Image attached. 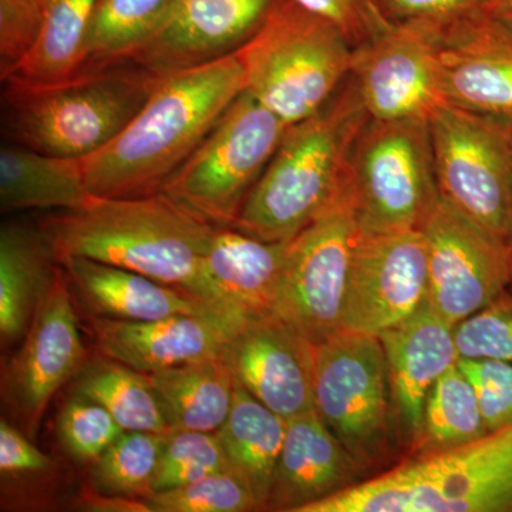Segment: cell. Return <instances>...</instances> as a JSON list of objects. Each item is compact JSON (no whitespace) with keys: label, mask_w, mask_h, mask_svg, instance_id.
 Returning a JSON list of instances; mask_svg holds the SVG:
<instances>
[{"label":"cell","mask_w":512,"mask_h":512,"mask_svg":"<svg viewBox=\"0 0 512 512\" xmlns=\"http://www.w3.org/2000/svg\"><path fill=\"white\" fill-rule=\"evenodd\" d=\"M245 90L237 53L180 72L158 74L140 113L106 147L82 158L92 197L160 192Z\"/></svg>","instance_id":"1"},{"label":"cell","mask_w":512,"mask_h":512,"mask_svg":"<svg viewBox=\"0 0 512 512\" xmlns=\"http://www.w3.org/2000/svg\"><path fill=\"white\" fill-rule=\"evenodd\" d=\"M215 229L156 192L93 197L79 210L47 218L40 232L57 261L77 256L120 266L217 303L204 274Z\"/></svg>","instance_id":"2"},{"label":"cell","mask_w":512,"mask_h":512,"mask_svg":"<svg viewBox=\"0 0 512 512\" xmlns=\"http://www.w3.org/2000/svg\"><path fill=\"white\" fill-rule=\"evenodd\" d=\"M369 120L350 76L323 109L288 127L232 228L291 241L345 190L353 147Z\"/></svg>","instance_id":"3"},{"label":"cell","mask_w":512,"mask_h":512,"mask_svg":"<svg viewBox=\"0 0 512 512\" xmlns=\"http://www.w3.org/2000/svg\"><path fill=\"white\" fill-rule=\"evenodd\" d=\"M157 77L121 62L45 86L6 83V136L49 156H92L140 113Z\"/></svg>","instance_id":"4"},{"label":"cell","mask_w":512,"mask_h":512,"mask_svg":"<svg viewBox=\"0 0 512 512\" xmlns=\"http://www.w3.org/2000/svg\"><path fill=\"white\" fill-rule=\"evenodd\" d=\"M355 47L338 25L281 0L261 29L239 49L245 92L286 126L326 106L352 72Z\"/></svg>","instance_id":"5"},{"label":"cell","mask_w":512,"mask_h":512,"mask_svg":"<svg viewBox=\"0 0 512 512\" xmlns=\"http://www.w3.org/2000/svg\"><path fill=\"white\" fill-rule=\"evenodd\" d=\"M316 412L365 478L403 460L396 403L377 336L340 330L311 346Z\"/></svg>","instance_id":"6"},{"label":"cell","mask_w":512,"mask_h":512,"mask_svg":"<svg viewBox=\"0 0 512 512\" xmlns=\"http://www.w3.org/2000/svg\"><path fill=\"white\" fill-rule=\"evenodd\" d=\"M286 130L244 90L160 192L214 227H234Z\"/></svg>","instance_id":"7"},{"label":"cell","mask_w":512,"mask_h":512,"mask_svg":"<svg viewBox=\"0 0 512 512\" xmlns=\"http://www.w3.org/2000/svg\"><path fill=\"white\" fill-rule=\"evenodd\" d=\"M349 178L360 231L420 229L441 200L429 121H367Z\"/></svg>","instance_id":"8"},{"label":"cell","mask_w":512,"mask_h":512,"mask_svg":"<svg viewBox=\"0 0 512 512\" xmlns=\"http://www.w3.org/2000/svg\"><path fill=\"white\" fill-rule=\"evenodd\" d=\"M440 198L507 242L512 234V183L507 121L446 103L429 119Z\"/></svg>","instance_id":"9"},{"label":"cell","mask_w":512,"mask_h":512,"mask_svg":"<svg viewBox=\"0 0 512 512\" xmlns=\"http://www.w3.org/2000/svg\"><path fill=\"white\" fill-rule=\"evenodd\" d=\"M359 237L349 178L338 198L286 245L275 312L311 346L342 330L350 266Z\"/></svg>","instance_id":"10"},{"label":"cell","mask_w":512,"mask_h":512,"mask_svg":"<svg viewBox=\"0 0 512 512\" xmlns=\"http://www.w3.org/2000/svg\"><path fill=\"white\" fill-rule=\"evenodd\" d=\"M441 49L439 28L410 20L355 47L350 76L370 119L429 121L447 103Z\"/></svg>","instance_id":"11"},{"label":"cell","mask_w":512,"mask_h":512,"mask_svg":"<svg viewBox=\"0 0 512 512\" xmlns=\"http://www.w3.org/2000/svg\"><path fill=\"white\" fill-rule=\"evenodd\" d=\"M429 299V254L421 229L360 231L352 266L342 329L382 335L419 311Z\"/></svg>","instance_id":"12"},{"label":"cell","mask_w":512,"mask_h":512,"mask_svg":"<svg viewBox=\"0 0 512 512\" xmlns=\"http://www.w3.org/2000/svg\"><path fill=\"white\" fill-rule=\"evenodd\" d=\"M421 232L429 254V305L456 326L511 286L505 242L443 200Z\"/></svg>","instance_id":"13"},{"label":"cell","mask_w":512,"mask_h":512,"mask_svg":"<svg viewBox=\"0 0 512 512\" xmlns=\"http://www.w3.org/2000/svg\"><path fill=\"white\" fill-rule=\"evenodd\" d=\"M281 0H174L163 25L127 62L165 74L235 55Z\"/></svg>","instance_id":"14"},{"label":"cell","mask_w":512,"mask_h":512,"mask_svg":"<svg viewBox=\"0 0 512 512\" xmlns=\"http://www.w3.org/2000/svg\"><path fill=\"white\" fill-rule=\"evenodd\" d=\"M224 357L235 382L285 420L316 409L311 345L279 313L249 316Z\"/></svg>","instance_id":"15"},{"label":"cell","mask_w":512,"mask_h":512,"mask_svg":"<svg viewBox=\"0 0 512 512\" xmlns=\"http://www.w3.org/2000/svg\"><path fill=\"white\" fill-rule=\"evenodd\" d=\"M84 360L72 295L56 275L37 308L25 345L8 372V396L28 434H35L47 404Z\"/></svg>","instance_id":"16"},{"label":"cell","mask_w":512,"mask_h":512,"mask_svg":"<svg viewBox=\"0 0 512 512\" xmlns=\"http://www.w3.org/2000/svg\"><path fill=\"white\" fill-rule=\"evenodd\" d=\"M247 319L229 313L177 315L148 322L94 316L90 326L106 359L151 373L224 357L232 336Z\"/></svg>","instance_id":"17"},{"label":"cell","mask_w":512,"mask_h":512,"mask_svg":"<svg viewBox=\"0 0 512 512\" xmlns=\"http://www.w3.org/2000/svg\"><path fill=\"white\" fill-rule=\"evenodd\" d=\"M379 339L407 457L423 434L424 410L431 389L460 360L454 326L440 318L427 301L409 319L384 330Z\"/></svg>","instance_id":"18"},{"label":"cell","mask_w":512,"mask_h":512,"mask_svg":"<svg viewBox=\"0 0 512 512\" xmlns=\"http://www.w3.org/2000/svg\"><path fill=\"white\" fill-rule=\"evenodd\" d=\"M441 77L447 103L512 121V40L485 12L441 33Z\"/></svg>","instance_id":"19"},{"label":"cell","mask_w":512,"mask_h":512,"mask_svg":"<svg viewBox=\"0 0 512 512\" xmlns=\"http://www.w3.org/2000/svg\"><path fill=\"white\" fill-rule=\"evenodd\" d=\"M366 480L315 410L286 420L284 446L265 511L301 512Z\"/></svg>","instance_id":"20"},{"label":"cell","mask_w":512,"mask_h":512,"mask_svg":"<svg viewBox=\"0 0 512 512\" xmlns=\"http://www.w3.org/2000/svg\"><path fill=\"white\" fill-rule=\"evenodd\" d=\"M59 262L94 316L148 322L177 315H237L197 293L163 284L120 266L77 256Z\"/></svg>","instance_id":"21"},{"label":"cell","mask_w":512,"mask_h":512,"mask_svg":"<svg viewBox=\"0 0 512 512\" xmlns=\"http://www.w3.org/2000/svg\"><path fill=\"white\" fill-rule=\"evenodd\" d=\"M288 242H268L237 228L217 227L204 258L212 298L237 315L275 312Z\"/></svg>","instance_id":"22"},{"label":"cell","mask_w":512,"mask_h":512,"mask_svg":"<svg viewBox=\"0 0 512 512\" xmlns=\"http://www.w3.org/2000/svg\"><path fill=\"white\" fill-rule=\"evenodd\" d=\"M82 158L49 156L19 144L0 150V210H79L92 200Z\"/></svg>","instance_id":"23"},{"label":"cell","mask_w":512,"mask_h":512,"mask_svg":"<svg viewBox=\"0 0 512 512\" xmlns=\"http://www.w3.org/2000/svg\"><path fill=\"white\" fill-rule=\"evenodd\" d=\"M171 431L217 433L234 402V375L225 357L144 373Z\"/></svg>","instance_id":"24"},{"label":"cell","mask_w":512,"mask_h":512,"mask_svg":"<svg viewBox=\"0 0 512 512\" xmlns=\"http://www.w3.org/2000/svg\"><path fill=\"white\" fill-rule=\"evenodd\" d=\"M285 433L284 417L237 383L231 412L217 436L232 470L251 488L261 511H265Z\"/></svg>","instance_id":"25"},{"label":"cell","mask_w":512,"mask_h":512,"mask_svg":"<svg viewBox=\"0 0 512 512\" xmlns=\"http://www.w3.org/2000/svg\"><path fill=\"white\" fill-rule=\"evenodd\" d=\"M52 255L42 232L5 225L0 232V335L15 342L28 333L52 284Z\"/></svg>","instance_id":"26"},{"label":"cell","mask_w":512,"mask_h":512,"mask_svg":"<svg viewBox=\"0 0 512 512\" xmlns=\"http://www.w3.org/2000/svg\"><path fill=\"white\" fill-rule=\"evenodd\" d=\"M97 0H43L35 42L3 83L45 86L76 74Z\"/></svg>","instance_id":"27"},{"label":"cell","mask_w":512,"mask_h":512,"mask_svg":"<svg viewBox=\"0 0 512 512\" xmlns=\"http://www.w3.org/2000/svg\"><path fill=\"white\" fill-rule=\"evenodd\" d=\"M173 3L174 0H97L76 74L127 62L160 29Z\"/></svg>","instance_id":"28"},{"label":"cell","mask_w":512,"mask_h":512,"mask_svg":"<svg viewBox=\"0 0 512 512\" xmlns=\"http://www.w3.org/2000/svg\"><path fill=\"white\" fill-rule=\"evenodd\" d=\"M77 396L100 404L124 431L171 433L146 375L116 360H103L79 380Z\"/></svg>","instance_id":"29"},{"label":"cell","mask_w":512,"mask_h":512,"mask_svg":"<svg viewBox=\"0 0 512 512\" xmlns=\"http://www.w3.org/2000/svg\"><path fill=\"white\" fill-rule=\"evenodd\" d=\"M487 433L476 387L457 363L431 389L423 434L410 456L463 446Z\"/></svg>","instance_id":"30"},{"label":"cell","mask_w":512,"mask_h":512,"mask_svg":"<svg viewBox=\"0 0 512 512\" xmlns=\"http://www.w3.org/2000/svg\"><path fill=\"white\" fill-rule=\"evenodd\" d=\"M165 439L167 434L123 431L93 463L97 490L114 497L146 500L153 494L151 484Z\"/></svg>","instance_id":"31"},{"label":"cell","mask_w":512,"mask_h":512,"mask_svg":"<svg viewBox=\"0 0 512 512\" xmlns=\"http://www.w3.org/2000/svg\"><path fill=\"white\" fill-rule=\"evenodd\" d=\"M228 470L232 467L217 433L171 431L164 441L151 491L154 494L173 490Z\"/></svg>","instance_id":"32"},{"label":"cell","mask_w":512,"mask_h":512,"mask_svg":"<svg viewBox=\"0 0 512 512\" xmlns=\"http://www.w3.org/2000/svg\"><path fill=\"white\" fill-rule=\"evenodd\" d=\"M144 501L156 512L261 511L251 488L232 470L148 495Z\"/></svg>","instance_id":"33"},{"label":"cell","mask_w":512,"mask_h":512,"mask_svg":"<svg viewBox=\"0 0 512 512\" xmlns=\"http://www.w3.org/2000/svg\"><path fill=\"white\" fill-rule=\"evenodd\" d=\"M57 431L74 460L94 463L124 430L100 404L76 396L60 412Z\"/></svg>","instance_id":"34"},{"label":"cell","mask_w":512,"mask_h":512,"mask_svg":"<svg viewBox=\"0 0 512 512\" xmlns=\"http://www.w3.org/2000/svg\"><path fill=\"white\" fill-rule=\"evenodd\" d=\"M460 359L512 363V289L454 326Z\"/></svg>","instance_id":"35"},{"label":"cell","mask_w":512,"mask_h":512,"mask_svg":"<svg viewBox=\"0 0 512 512\" xmlns=\"http://www.w3.org/2000/svg\"><path fill=\"white\" fill-rule=\"evenodd\" d=\"M458 366L476 387L488 431L512 423V363L494 359H460Z\"/></svg>","instance_id":"36"},{"label":"cell","mask_w":512,"mask_h":512,"mask_svg":"<svg viewBox=\"0 0 512 512\" xmlns=\"http://www.w3.org/2000/svg\"><path fill=\"white\" fill-rule=\"evenodd\" d=\"M299 5L332 20L353 47L363 45L392 28L396 20L384 0H296Z\"/></svg>","instance_id":"37"},{"label":"cell","mask_w":512,"mask_h":512,"mask_svg":"<svg viewBox=\"0 0 512 512\" xmlns=\"http://www.w3.org/2000/svg\"><path fill=\"white\" fill-rule=\"evenodd\" d=\"M43 0H0V72H12L35 42Z\"/></svg>","instance_id":"38"},{"label":"cell","mask_w":512,"mask_h":512,"mask_svg":"<svg viewBox=\"0 0 512 512\" xmlns=\"http://www.w3.org/2000/svg\"><path fill=\"white\" fill-rule=\"evenodd\" d=\"M394 20L424 22L441 32L484 12L485 0H384Z\"/></svg>","instance_id":"39"},{"label":"cell","mask_w":512,"mask_h":512,"mask_svg":"<svg viewBox=\"0 0 512 512\" xmlns=\"http://www.w3.org/2000/svg\"><path fill=\"white\" fill-rule=\"evenodd\" d=\"M52 460L33 446L8 421H0V471L3 477L26 476L49 470Z\"/></svg>","instance_id":"40"},{"label":"cell","mask_w":512,"mask_h":512,"mask_svg":"<svg viewBox=\"0 0 512 512\" xmlns=\"http://www.w3.org/2000/svg\"><path fill=\"white\" fill-rule=\"evenodd\" d=\"M487 18L512 40V0H485Z\"/></svg>","instance_id":"41"},{"label":"cell","mask_w":512,"mask_h":512,"mask_svg":"<svg viewBox=\"0 0 512 512\" xmlns=\"http://www.w3.org/2000/svg\"><path fill=\"white\" fill-rule=\"evenodd\" d=\"M507 150L508 163H510L511 183H512V121H507Z\"/></svg>","instance_id":"42"},{"label":"cell","mask_w":512,"mask_h":512,"mask_svg":"<svg viewBox=\"0 0 512 512\" xmlns=\"http://www.w3.org/2000/svg\"><path fill=\"white\" fill-rule=\"evenodd\" d=\"M505 247H507L508 265H510V275H511L510 288L512 289V234L510 235V238L507 239V242H505Z\"/></svg>","instance_id":"43"}]
</instances>
